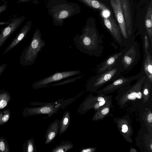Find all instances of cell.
<instances>
[{"instance_id":"cell-1","label":"cell","mask_w":152,"mask_h":152,"mask_svg":"<svg viewBox=\"0 0 152 152\" xmlns=\"http://www.w3.org/2000/svg\"><path fill=\"white\" fill-rule=\"evenodd\" d=\"M75 45L80 52L91 56L100 57L104 48L103 41L95 25L87 21L81 34L73 38Z\"/></svg>"},{"instance_id":"cell-2","label":"cell","mask_w":152,"mask_h":152,"mask_svg":"<svg viewBox=\"0 0 152 152\" xmlns=\"http://www.w3.org/2000/svg\"><path fill=\"white\" fill-rule=\"evenodd\" d=\"M133 85L129 84L117 91L115 99L120 109L132 111L145 105L143 103L142 88L146 80L144 72Z\"/></svg>"},{"instance_id":"cell-3","label":"cell","mask_w":152,"mask_h":152,"mask_svg":"<svg viewBox=\"0 0 152 152\" xmlns=\"http://www.w3.org/2000/svg\"><path fill=\"white\" fill-rule=\"evenodd\" d=\"M84 93L82 91L77 96L72 98L65 99L62 98L54 102H31L30 105L37 106L34 107H26L22 112V115L26 117L33 115L46 114L47 116L44 118H50L56 113L61 109H65L72 103Z\"/></svg>"},{"instance_id":"cell-4","label":"cell","mask_w":152,"mask_h":152,"mask_svg":"<svg viewBox=\"0 0 152 152\" xmlns=\"http://www.w3.org/2000/svg\"><path fill=\"white\" fill-rule=\"evenodd\" d=\"M49 14L52 18L53 25L63 26L64 20L80 12V7L66 0H49L47 5Z\"/></svg>"},{"instance_id":"cell-5","label":"cell","mask_w":152,"mask_h":152,"mask_svg":"<svg viewBox=\"0 0 152 152\" xmlns=\"http://www.w3.org/2000/svg\"><path fill=\"white\" fill-rule=\"evenodd\" d=\"M123 72L120 64H118L112 68L92 76L87 81L86 91L96 93L101 88L115 79Z\"/></svg>"},{"instance_id":"cell-6","label":"cell","mask_w":152,"mask_h":152,"mask_svg":"<svg viewBox=\"0 0 152 152\" xmlns=\"http://www.w3.org/2000/svg\"><path fill=\"white\" fill-rule=\"evenodd\" d=\"M42 36L40 29L37 28L28 46L25 48L20 57V63L22 66L31 65L35 62L38 53L46 44Z\"/></svg>"},{"instance_id":"cell-7","label":"cell","mask_w":152,"mask_h":152,"mask_svg":"<svg viewBox=\"0 0 152 152\" xmlns=\"http://www.w3.org/2000/svg\"><path fill=\"white\" fill-rule=\"evenodd\" d=\"M126 47L120 65L123 72L128 73L138 64L140 59V51L139 44L135 40Z\"/></svg>"},{"instance_id":"cell-8","label":"cell","mask_w":152,"mask_h":152,"mask_svg":"<svg viewBox=\"0 0 152 152\" xmlns=\"http://www.w3.org/2000/svg\"><path fill=\"white\" fill-rule=\"evenodd\" d=\"M143 72L142 69L139 73L128 77L121 74L111 82L97 91L96 93L98 95H103L113 93L131 84L132 81L139 78Z\"/></svg>"},{"instance_id":"cell-9","label":"cell","mask_w":152,"mask_h":152,"mask_svg":"<svg viewBox=\"0 0 152 152\" xmlns=\"http://www.w3.org/2000/svg\"><path fill=\"white\" fill-rule=\"evenodd\" d=\"M101 15L104 24L115 41L121 47H125L120 29L113 15L108 8L101 10Z\"/></svg>"},{"instance_id":"cell-10","label":"cell","mask_w":152,"mask_h":152,"mask_svg":"<svg viewBox=\"0 0 152 152\" xmlns=\"http://www.w3.org/2000/svg\"><path fill=\"white\" fill-rule=\"evenodd\" d=\"M110 96L98 95L94 96L91 94H89L80 104L77 112L83 115L92 109L96 111L105 103Z\"/></svg>"},{"instance_id":"cell-11","label":"cell","mask_w":152,"mask_h":152,"mask_svg":"<svg viewBox=\"0 0 152 152\" xmlns=\"http://www.w3.org/2000/svg\"><path fill=\"white\" fill-rule=\"evenodd\" d=\"M81 73V71L78 70L58 72L48 77L36 81L32 84V87L34 89L45 88L52 83L79 74Z\"/></svg>"},{"instance_id":"cell-12","label":"cell","mask_w":152,"mask_h":152,"mask_svg":"<svg viewBox=\"0 0 152 152\" xmlns=\"http://www.w3.org/2000/svg\"><path fill=\"white\" fill-rule=\"evenodd\" d=\"M110 1L118 23L125 47L131 44L134 41H132L131 39L127 33L121 7L120 0H110Z\"/></svg>"},{"instance_id":"cell-13","label":"cell","mask_w":152,"mask_h":152,"mask_svg":"<svg viewBox=\"0 0 152 152\" xmlns=\"http://www.w3.org/2000/svg\"><path fill=\"white\" fill-rule=\"evenodd\" d=\"M113 120L123 138L127 142L132 143V137L134 131L129 115L127 114L122 117H115Z\"/></svg>"},{"instance_id":"cell-14","label":"cell","mask_w":152,"mask_h":152,"mask_svg":"<svg viewBox=\"0 0 152 152\" xmlns=\"http://www.w3.org/2000/svg\"><path fill=\"white\" fill-rule=\"evenodd\" d=\"M126 48V46L119 52L115 53L109 56L99 64L96 68V74L110 69L116 65L120 64L121 58Z\"/></svg>"},{"instance_id":"cell-15","label":"cell","mask_w":152,"mask_h":152,"mask_svg":"<svg viewBox=\"0 0 152 152\" xmlns=\"http://www.w3.org/2000/svg\"><path fill=\"white\" fill-rule=\"evenodd\" d=\"M137 135L136 143L140 148L145 152H152V134L143 126Z\"/></svg>"},{"instance_id":"cell-16","label":"cell","mask_w":152,"mask_h":152,"mask_svg":"<svg viewBox=\"0 0 152 152\" xmlns=\"http://www.w3.org/2000/svg\"><path fill=\"white\" fill-rule=\"evenodd\" d=\"M121 7L123 14L127 33L131 39L134 41L132 16L130 3L129 0H120Z\"/></svg>"},{"instance_id":"cell-17","label":"cell","mask_w":152,"mask_h":152,"mask_svg":"<svg viewBox=\"0 0 152 152\" xmlns=\"http://www.w3.org/2000/svg\"><path fill=\"white\" fill-rule=\"evenodd\" d=\"M24 16L13 19L0 34V49L7 39L20 25L25 19Z\"/></svg>"},{"instance_id":"cell-18","label":"cell","mask_w":152,"mask_h":152,"mask_svg":"<svg viewBox=\"0 0 152 152\" xmlns=\"http://www.w3.org/2000/svg\"><path fill=\"white\" fill-rule=\"evenodd\" d=\"M32 23V21L29 20L26 23L4 50L3 53V54L6 53L15 47L26 37L28 33L31 29Z\"/></svg>"},{"instance_id":"cell-19","label":"cell","mask_w":152,"mask_h":152,"mask_svg":"<svg viewBox=\"0 0 152 152\" xmlns=\"http://www.w3.org/2000/svg\"><path fill=\"white\" fill-rule=\"evenodd\" d=\"M112 101V96L110 95L105 103L95 112L92 118V121H97L102 120L104 118L109 115L112 116L110 113L111 109L113 106Z\"/></svg>"},{"instance_id":"cell-20","label":"cell","mask_w":152,"mask_h":152,"mask_svg":"<svg viewBox=\"0 0 152 152\" xmlns=\"http://www.w3.org/2000/svg\"><path fill=\"white\" fill-rule=\"evenodd\" d=\"M148 104L138 109L142 112L140 113V119H142L144 122L145 128L150 133L152 134V110L151 106Z\"/></svg>"},{"instance_id":"cell-21","label":"cell","mask_w":152,"mask_h":152,"mask_svg":"<svg viewBox=\"0 0 152 152\" xmlns=\"http://www.w3.org/2000/svg\"><path fill=\"white\" fill-rule=\"evenodd\" d=\"M59 125L60 121L58 119H55L49 125L45 135V145L50 143L54 140L59 132Z\"/></svg>"},{"instance_id":"cell-22","label":"cell","mask_w":152,"mask_h":152,"mask_svg":"<svg viewBox=\"0 0 152 152\" xmlns=\"http://www.w3.org/2000/svg\"><path fill=\"white\" fill-rule=\"evenodd\" d=\"M142 69L145 74L146 80L152 85V56L149 51L144 54Z\"/></svg>"},{"instance_id":"cell-23","label":"cell","mask_w":152,"mask_h":152,"mask_svg":"<svg viewBox=\"0 0 152 152\" xmlns=\"http://www.w3.org/2000/svg\"><path fill=\"white\" fill-rule=\"evenodd\" d=\"M145 26L151 46L152 43V1L148 9L145 18Z\"/></svg>"},{"instance_id":"cell-24","label":"cell","mask_w":152,"mask_h":152,"mask_svg":"<svg viewBox=\"0 0 152 152\" xmlns=\"http://www.w3.org/2000/svg\"><path fill=\"white\" fill-rule=\"evenodd\" d=\"M71 122V115L69 110L65 111L60 121L59 135L64 133L68 129Z\"/></svg>"},{"instance_id":"cell-25","label":"cell","mask_w":152,"mask_h":152,"mask_svg":"<svg viewBox=\"0 0 152 152\" xmlns=\"http://www.w3.org/2000/svg\"><path fill=\"white\" fill-rule=\"evenodd\" d=\"M74 147L73 144L71 141L68 140L65 141H62L59 145H56L53 148L51 152H66Z\"/></svg>"},{"instance_id":"cell-26","label":"cell","mask_w":152,"mask_h":152,"mask_svg":"<svg viewBox=\"0 0 152 152\" xmlns=\"http://www.w3.org/2000/svg\"><path fill=\"white\" fill-rule=\"evenodd\" d=\"M152 85L146 80H145L142 88L143 101L144 104H147L149 102L151 98Z\"/></svg>"},{"instance_id":"cell-27","label":"cell","mask_w":152,"mask_h":152,"mask_svg":"<svg viewBox=\"0 0 152 152\" xmlns=\"http://www.w3.org/2000/svg\"><path fill=\"white\" fill-rule=\"evenodd\" d=\"M91 8L102 10L108 8L104 4L97 0H77Z\"/></svg>"},{"instance_id":"cell-28","label":"cell","mask_w":152,"mask_h":152,"mask_svg":"<svg viewBox=\"0 0 152 152\" xmlns=\"http://www.w3.org/2000/svg\"><path fill=\"white\" fill-rule=\"evenodd\" d=\"M11 99V96L9 92L4 89L0 90V111L7 105Z\"/></svg>"},{"instance_id":"cell-29","label":"cell","mask_w":152,"mask_h":152,"mask_svg":"<svg viewBox=\"0 0 152 152\" xmlns=\"http://www.w3.org/2000/svg\"><path fill=\"white\" fill-rule=\"evenodd\" d=\"M23 152H37V147L33 137L25 141L23 144Z\"/></svg>"},{"instance_id":"cell-30","label":"cell","mask_w":152,"mask_h":152,"mask_svg":"<svg viewBox=\"0 0 152 152\" xmlns=\"http://www.w3.org/2000/svg\"><path fill=\"white\" fill-rule=\"evenodd\" d=\"M11 112L9 109L4 110L0 112V125L5 124L10 119Z\"/></svg>"},{"instance_id":"cell-31","label":"cell","mask_w":152,"mask_h":152,"mask_svg":"<svg viewBox=\"0 0 152 152\" xmlns=\"http://www.w3.org/2000/svg\"><path fill=\"white\" fill-rule=\"evenodd\" d=\"M85 76V75H81L78 77L72 78H70L68 79L60 82H58L55 84H49L46 87L51 86H61L64 84H66L69 83H71L75 82L77 80Z\"/></svg>"},{"instance_id":"cell-32","label":"cell","mask_w":152,"mask_h":152,"mask_svg":"<svg viewBox=\"0 0 152 152\" xmlns=\"http://www.w3.org/2000/svg\"><path fill=\"white\" fill-rule=\"evenodd\" d=\"M0 152H10L8 141L3 136L0 138Z\"/></svg>"},{"instance_id":"cell-33","label":"cell","mask_w":152,"mask_h":152,"mask_svg":"<svg viewBox=\"0 0 152 152\" xmlns=\"http://www.w3.org/2000/svg\"><path fill=\"white\" fill-rule=\"evenodd\" d=\"M142 39L144 41V51L145 54L149 51L148 49L150 45L149 40L146 31L145 32Z\"/></svg>"},{"instance_id":"cell-34","label":"cell","mask_w":152,"mask_h":152,"mask_svg":"<svg viewBox=\"0 0 152 152\" xmlns=\"http://www.w3.org/2000/svg\"><path fill=\"white\" fill-rule=\"evenodd\" d=\"M96 150V147H88L82 148L80 152H94Z\"/></svg>"},{"instance_id":"cell-35","label":"cell","mask_w":152,"mask_h":152,"mask_svg":"<svg viewBox=\"0 0 152 152\" xmlns=\"http://www.w3.org/2000/svg\"><path fill=\"white\" fill-rule=\"evenodd\" d=\"M6 66L7 64L5 63L0 65V77L4 71Z\"/></svg>"},{"instance_id":"cell-36","label":"cell","mask_w":152,"mask_h":152,"mask_svg":"<svg viewBox=\"0 0 152 152\" xmlns=\"http://www.w3.org/2000/svg\"><path fill=\"white\" fill-rule=\"evenodd\" d=\"M7 7V4H4L0 6V13L5 10Z\"/></svg>"},{"instance_id":"cell-37","label":"cell","mask_w":152,"mask_h":152,"mask_svg":"<svg viewBox=\"0 0 152 152\" xmlns=\"http://www.w3.org/2000/svg\"><path fill=\"white\" fill-rule=\"evenodd\" d=\"M130 152H137V151L134 148H132L131 147L129 150Z\"/></svg>"},{"instance_id":"cell-38","label":"cell","mask_w":152,"mask_h":152,"mask_svg":"<svg viewBox=\"0 0 152 152\" xmlns=\"http://www.w3.org/2000/svg\"><path fill=\"white\" fill-rule=\"evenodd\" d=\"M7 23L5 22H0V25H2L4 24H7Z\"/></svg>"},{"instance_id":"cell-39","label":"cell","mask_w":152,"mask_h":152,"mask_svg":"<svg viewBox=\"0 0 152 152\" xmlns=\"http://www.w3.org/2000/svg\"><path fill=\"white\" fill-rule=\"evenodd\" d=\"M21 1H30V0H21ZM35 1H37V0H35Z\"/></svg>"}]
</instances>
